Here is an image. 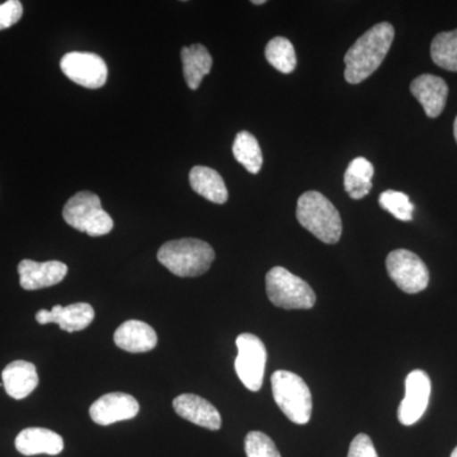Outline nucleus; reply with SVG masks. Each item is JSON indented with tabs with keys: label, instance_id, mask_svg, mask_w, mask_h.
Masks as SVG:
<instances>
[{
	"label": "nucleus",
	"instance_id": "nucleus-1",
	"mask_svg": "<svg viewBox=\"0 0 457 457\" xmlns=\"http://www.w3.org/2000/svg\"><path fill=\"white\" fill-rule=\"evenodd\" d=\"M395 36V29L387 22L372 26L352 45L345 56V78L350 84L368 79L383 64Z\"/></svg>",
	"mask_w": 457,
	"mask_h": 457
},
{
	"label": "nucleus",
	"instance_id": "nucleus-2",
	"mask_svg": "<svg viewBox=\"0 0 457 457\" xmlns=\"http://www.w3.org/2000/svg\"><path fill=\"white\" fill-rule=\"evenodd\" d=\"M215 252L209 243L195 237L170 240L161 246L158 261L179 278H197L212 267Z\"/></svg>",
	"mask_w": 457,
	"mask_h": 457
},
{
	"label": "nucleus",
	"instance_id": "nucleus-3",
	"mask_svg": "<svg viewBox=\"0 0 457 457\" xmlns=\"http://www.w3.org/2000/svg\"><path fill=\"white\" fill-rule=\"evenodd\" d=\"M300 225L326 245H336L342 237V219L335 204L320 192L308 191L297 201Z\"/></svg>",
	"mask_w": 457,
	"mask_h": 457
},
{
	"label": "nucleus",
	"instance_id": "nucleus-4",
	"mask_svg": "<svg viewBox=\"0 0 457 457\" xmlns=\"http://www.w3.org/2000/svg\"><path fill=\"white\" fill-rule=\"evenodd\" d=\"M273 399L291 422L306 425L312 413L311 389L299 375L278 370L270 378Z\"/></svg>",
	"mask_w": 457,
	"mask_h": 457
},
{
	"label": "nucleus",
	"instance_id": "nucleus-5",
	"mask_svg": "<svg viewBox=\"0 0 457 457\" xmlns=\"http://www.w3.org/2000/svg\"><path fill=\"white\" fill-rule=\"evenodd\" d=\"M266 290L270 302L286 311H308L317 302L311 285L284 267H273L267 273Z\"/></svg>",
	"mask_w": 457,
	"mask_h": 457
},
{
	"label": "nucleus",
	"instance_id": "nucleus-6",
	"mask_svg": "<svg viewBox=\"0 0 457 457\" xmlns=\"http://www.w3.org/2000/svg\"><path fill=\"white\" fill-rule=\"evenodd\" d=\"M66 224L89 237H102L111 233L113 220L104 209L101 198L89 191L78 192L69 198L62 210Z\"/></svg>",
	"mask_w": 457,
	"mask_h": 457
},
{
	"label": "nucleus",
	"instance_id": "nucleus-7",
	"mask_svg": "<svg viewBox=\"0 0 457 457\" xmlns=\"http://www.w3.org/2000/svg\"><path fill=\"white\" fill-rule=\"evenodd\" d=\"M236 371L246 389L258 392L263 384L267 351L257 336L243 333L237 338Z\"/></svg>",
	"mask_w": 457,
	"mask_h": 457
},
{
	"label": "nucleus",
	"instance_id": "nucleus-8",
	"mask_svg": "<svg viewBox=\"0 0 457 457\" xmlns=\"http://www.w3.org/2000/svg\"><path fill=\"white\" fill-rule=\"evenodd\" d=\"M387 275L400 290L418 294L429 284V272L425 262L407 249H395L386 257Z\"/></svg>",
	"mask_w": 457,
	"mask_h": 457
},
{
	"label": "nucleus",
	"instance_id": "nucleus-9",
	"mask_svg": "<svg viewBox=\"0 0 457 457\" xmlns=\"http://www.w3.org/2000/svg\"><path fill=\"white\" fill-rule=\"evenodd\" d=\"M60 68L71 82L84 88L98 89L107 82L106 62L93 53L66 54L60 62Z\"/></svg>",
	"mask_w": 457,
	"mask_h": 457
},
{
	"label": "nucleus",
	"instance_id": "nucleus-10",
	"mask_svg": "<svg viewBox=\"0 0 457 457\" xmlns=\"http://www.w3.org/2000/svg\"><path fill=\"white\" fill-rule=\"evenodd\" d=\"M431 378L422 370H414L405 378V396L398 409L399 422L411 426L425 414L431 396Z\"/></svg>",
	"mask_w": 457,
	"mask_h": 457
},
{
	"label": "nucleus",
	"instance_id": "nucleus-11",
	"mask_svg": "<svg viewBox=\"0 0 457 457\" xmlns=\"http://www.w3.org/2000/svg\"><path fill=\"white\" fill-rule=\"evenodd\" d=\"M140 405L134 396L126 393H110L101 396L89 408V416L99 426H110L132 420L139 413Z\"/></svg>",
	"mask_w": 457,
	"mask_h": 457
},
{
	"label": "nucleus",
	"instance_id": "nucleus-12",
	"mask_svg": "<svg viewBox=\"0 0 457 457\" xmlns=\"http://www.w3.org/2000/svg\"><path fill=\"white\" fill-rule=\"evenodd\" d=\"M18 273L21 286L25 290H40L60 284L68 275V266L59 261L23 260L18 264Z\"/></svg>",
	"mask_w": 457,
	"mask_h": 457
},
{
	"label": "nucleus",
	"instance_id": "nucleus-13",
	"mask_svg": "<svg viewBox=\"0 0 457 457\" xmlns=\"http://www.w3.org/2000/svg\"><path fill=\"white\" fill-rule=\"evenodd\" d=\"M95 319V309L87 303L71 305H55L51 311H40L36 314L38 324L55 323L65 332L73 333L86 329Z\"/></svg>",
	"mask_w": 457,
	"mask_h": 457
},
{
	"label": "nucleus",
	"instance_id": "nucleus-14",
	"mask_svg": "<svg viewBox=\"0 0 457 457\" xmlns=\"http://www.w3.org/2000/svg\"><path fill=\"white\" fill-rule=\"evenodd\" d=\"M176 413L183 420L204 427L210 431H218L222 425L221 416L212 403L195 394H182L173 400Z\"/></svg>",
	"mask_w": 457,
	"mask_h": 457
},
{
	"label": "nucleus",
	"instance_id": "nucleus-15",
	"mask_svg": "<svg viewBox=\"0 0 457 457\" xmlns=\"http://www.w3.org/2000/svg\"><path fill=\"white\" fill-rule=\"evenodd\" d=\"M411 92L422 104L427 116L436 119L440 116L446 106L449 87L440 77L423 74L411 82Z\"/></svg>",
	"mask_w": 457,
	"mask_h": 457
},
{
	"label": "nucleus",
	"instance_id": "nucleus-16",
	"mask_svg": "<svg viewBox=\"0 0 457 457\" xmlns=\"http://www.w3.org/2000/svg\"><path fill=\"white\" fill-rule=\"evenodd\" d=\"M16 449L18 453L25 456L59 455L64 450V440L56 432L40 427H31L23 429L16 438Z\"/></svg>",
	"mask_w": 457,
	"mask_h": 457
},
{
	"label": "nucleus",
	"instance_id": "nucleus-17",
	"mask_svg": "<svg viewBox=\"0 0 457 457\" xmlns=\"http://www.w3.org/2000/svg\"><path fill=\"white\" fill-rule=\"evenodd\" d=\"M117 347L131 353H144L154 350L158 336L149 324L140 320H128L117 328L113 336Z\"/></svg>",
	"mask_w": 457,
	"mask_h": 457
},
{
	"label": "nucleus",
	"instance_id": "nucleus-18",
	"mask_svg": "<svg viewBox=\"0 0 457 457\" xmlns=\"http://www.w3.org/2000/svg\"><path fill=\"white\" fill-rule=\"evenodd\" d=\"M3 386L11 398H27L38 386L36 366L27 361H13L2 372Z\"/></svg>",
	"mask_w": 457,
	"mask_h": 457
},
{
	"label": "nucleus",
	"instance_id": "nucleus-19",
	"mask_svg": "<svg viewBox=\"0 0 457 457\" xmlns=\"http://www.w3.org/2000/svg\"><path fill=\"white\" fill-rule=\"evenodd\" d=\"M189 185L196 194L213 204H222L228 198L224 179L215 170L196 165L189 171Z\"/></svg>",
	"mask_w": 457,
	"mask_h": 457
},
{
	"label": "nucleus",
	"instance_id": "nucleus-20",
	"mask_svg": "<svg viewBox=\"0 0 457 457\" xmlns=\"http://www.w3.org/2000/svg\"><path fill=\"white\" fill-rule=\"evenodd\" d=\"M182 59L183 75L188 88L196 90L203 82L204 75L212 69V56L204 45L196 44L183 47L180 51Z\"/></svg>",
	"mask_w": 457,
	"mask_h": 457
},
{
	"label": "nucleus",
	"instance_id": "nucleus-21",
	"mask_svg": "<svg viewBox=\"0 0 457 457\" xmlns=\"http://www.w3.org/2000/svg\"><path fill=\"white\" fill-rule=\"evenodd\" d=\"M374 165L368 159H353L345 173V189L353 200H361L370 194L372 188Z\"/></svg>",
	"mask_w": 457,
	"mask_h": 457
},
{
	"label": "nucleus",
	"instance_id": "nucleus-22",
	"mask_svg": "<svg viewBox=\"0 0 457 457\" xmlns=\"http://www.w3.org/2000/svg\"><path fill=\"white\" fill-rule=\"evenodd\" d=\"M233 154L249 173L257 174L263 164V155L257 139L248 131H240L233 144Z\"/></svg>",
	"mask_w": 457,
	"mask_h": 457
},
{
	"label": "nucleus",
	"instance_id": "nucleus-23",
	"mask_svg": "<svg viewBox=\"0 0 457 457\" xmlns=\"http://www.w3.org/2000/svg\"><path fill=\"white\" fill-rule=\"evenodd\" d=\"M433 62L445 71H457V29L441 32L431 45Z\"/></svg>",
	"mask_w": 457,
	"mask_h": 457
},
{
	"label": "nucleus",
	"instance_id": "nucleus-24",
	"mask_svg": "<svg viewBox=\"0 0 457 457\" xmlns=\"http://www.w3.org/2000/svg\"><path fill=\"white\" fill-rule=\"evenodd\" d=\"M264 54H266L267 62L279 73L290 74L296 68V53H295L294 45L287 38H272L267 44Z\"/></svg>",
	"mask_w": 457,
	"mask_h": 457
},
{
	"label": "nucleus",
	"instance_id": "nucleus-25",
	"mask_svg": "<svg viewBox=\"0 0 457 457\" xmlns=\"http://www.w3.org/2000/svg\"><path fill=\"white\" fill-rule=\"evenodd\" d=\"M378 204L398 220L411 221L413 219L414 204L409 200L408 195L403 192L387 189L378 197Z\"/></svg>",
	"mask_w": 457,
	"mask_h": 457
},
{
	"label": "nucleus",
	"instance_id": "nucleus-26",
	"mask_svg": "<svg viewBox=\"0 0 457 457\" xmlns=\"http://www.w3.org/2000/svg\"><path fill=\"white\" fill-rule=\"evenodd\" d=\"M245 447L246 457H281L275 442L263 432H249L245 437Z\"/></svg>",
	"mask_w": 457,
	"mask_h": 457
},
{
	"label": "nucleus",
	"instance_id": "nucleus-27",
	"mask_svg": "<svg viewBox=\"0 0 457 457\" xmlns=\"http://www.w3.org/2000/svg\"><path fill=\"white\" fill-rule=\"evenodd\" d=\"M23 5L18 0H7L0 3V31L16 25L22 18Z\"/></svg>",
	"mask_w": 457,
	"mask_h": 457
},
{
	"label": "nucleus",
	"instance_id": "nucleus-28",
	"mask_svg": "<svg viewBox=\"0 0 457 457\" xmlns=\"http://www.w3.org/2000/svg\"><path fill=\"white\" fill-rule=\"evenodd\" d=\"M347 457H378L374 442L365 433H360L351 442Z\"/></svg>",
	"mask_w": 457,
	"mask_h": 457
},
{
	"label": "nucleus",
	"instance_id": "nucleus-29",
	"mask_svg": "<svg viewBox=\"0 0 457 457\" xmlns=\"http://www.w3.org/2000/svg\"><path fill=\"white\" fill-rule=\"evenodd\" d=\"M253 3L254 5H262V4H266V0H253Z\"/></svg>",
	"mask_w": 457,
	"mask_h": 457
},
{
	"label": "nucleus",
	"instance_id": "nucleus-30",
	"mask_svg": "<svg viewBox=\"0 0 457 457\" xmlns=\"http://www.w3.org/2000/svg\"><path fill=\"white\" fill-rule=\"evenodd\" d=\"M453 135H455V140L457 143V117L455 122H453Z\"/></svg>",
	"mask_w": 457,
	"mask_h": 457
},
{
	"label": "nucleus",
	"instance_id": "nucleus-31",
	"mask_svg": "<svg viewBox=\"0 0 457 457\" xmlns=\"http://www.w3.org/2000/svg\"><path fill=\"white\" fill-rule=\"evenodd\" d=\"M451 457H457V446L453 449V453H451Z\"/></svg>",
	"mask_w": 457,
	"mask_h": 457
}]
</instances>
